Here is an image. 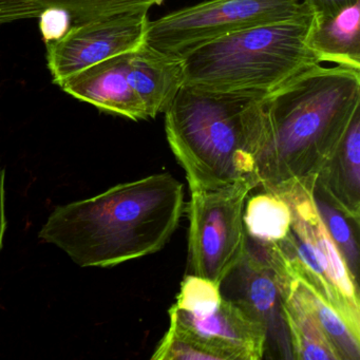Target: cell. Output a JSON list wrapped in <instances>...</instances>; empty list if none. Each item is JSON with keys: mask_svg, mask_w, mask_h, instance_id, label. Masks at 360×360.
Returning <instances> with one entry per match:
<instances>
[{"mask_svg": "<svg viewBox=\"0 0 360 360\" xmlns=\"http://www.w3.org/2000/svg\"><path fill=\"white\" fill-rule=\"evenodd\" d=\"M258 185L240 181L220 188L191 191L187 204L189 263L193 275L221 284L248 252L244 205Z\"/></svg>", "mask_w": 360, "mask_h": 360, "instance_id": "cell-7", "label": "cell"}, {"mask_svg": "<svg viewBox=\"0 0 360 360\" xmlns=\"http://www.w3.org/2000/svg\"><path fill=\"white\" fill-rule=\"evenodd\" d=\"M128 53L77 73L60 88L69 96L104 112L136 122L149 120L145 105L128 82Z\"/></svg>", "mask_w": 360, "mask_h": 360, "instance_id": "cell-10", "label": "cell"}, {"mask_svg": "<svg viewBox=\"0 0 360 360\" xmlns=\"http://www.w3.org/2000/svg\"><path fill=\"white\" fill-rule=\"evenodd\" d=\"M359 110L360 70L340 66L311 67L250 101L245 115L256 142L259 186L274 193L295 183L315 187Z\"/></svg>", "mask_w": 360, "mask_h": 360, "instance_id": "cell-1", "label": "cell"}, {"mask_svg": "<svg viewBox=\"0 0 360 360\" xmlns=\"http://www.w3.org/2000/svg\"><path fill=\"white\" fill-rule=\"evenodd\" d=\"M281 295L282 316L297 360H341L311 311L301 302L283 271L274 269Z\"/></svg>", "mask_w": 360, "mask_h": 360, "instance_id": "cell-16", "label": "cell"}, {"mask_svg": "<svg viewBox=\"0 0 360 360\" xmlns=\"http://www.w3.org/2000/svg\"><path fill=\"white\" fill-rule=\"evenodd\" d=\"M307 45L320 64L360 70V1L330 20H313Z\"/></svg>", "mask_w": 360, "mask_h": 360, "instance_id": "cell-15", "label": "cell"}, {"mask_svg": "<svg viewBox=\"0 0 360 360\" xmlns=\"http://www.w3.org/2000/svg\"><path fill=\"white\" fill-rule=\"evenodd\" d=\"M164 0H0V26L39 18L49 9L68 12L73 26L129 12L149 11Z\"/></svg>", "mask_w": 360, "mask_h": 360, "instance_id": "cell-14", "label": "cell"}, {"mask_svg": "<svg viewBox=\"0 0 360 360\" xmlns=\"http://www.w3.org/2000/svg\"><path fill=\"white\" fill-rule=\"evenodd\" d=\"M5 182V170L0 169V250L3 248L4 236H5L6 227H7Z\"/></svg>", "mask_w": 360, "mask_h": 360, "instance_id": "cell-23", "label": "cell"}, {"mask_svg": "<svg viewBox=\"0 0 360 360\" xmlns=\"http://www.w3.org/2000/svg\"><path fill=\"white\" fill-rule=\"evenodd\" d=\"M292 220L290 205L277 193L263 191L246 200L244 229L260 250L283 241L290 233Z\"/></svg>", "mask_w": 360, "mask_h": 360, "instance_id": "cell-17", "label": "cell"}, {"mask_svg": "<svg viewBox=\"0 0 360 360\" xmlns=\"http://www.w3.org/2000/svg\"><path fill=\"white\" fill-rule=\"evenodd\" d=\"M240 274L243 301L248 309L263 322L267 341L277 343L280 355L292 358L288 330L282 316L281 295L277 275L273 267L259 252H246L241 264L237 267Z\"/></svg>", "mask_w": 360, "mask_h": 360, "instance_id": "cell-11", "label": "cell"}, {"mask_svg": "<svg viewBox=\"0 0 360 360\" xmlns=\"http://www.w3.org/2000/svg\"><path fill=\"white\" fill-rule=\"evenodd\" d=\"M166 333L184 360H259L267 347L264 324L241 300L223 298L204 315L172 305Z\"/></svg>", "mask_w": 360, "mask_h": 360, "instance_id": "cell-8", "label": "cell"}, {"mask_svg": "<svg viewBox=\"0 0 360 360\" xmlns=\"http://www.w3.org/2000/svg\"><path fill=\"white\" fill-rule=\"evenodd\" d=\"M309 11L298 0H206L149 20L145 44L172 58L231 33Z\"/></svg>", "mask_w": 360, "mask_h": 360, "instance_id": "cell-6", "label": "cell"}, {"mask_svg": "<svg viewBox=\"0 0 360 360\" xmlns=\"http://www.w3.org/2000/svg\"><path fill=\"white\" fill-rule=\"evenodd\" d=\"M184 210V185L170 174L123 183L58 206L39 237L82 267H112L161 250Z\"/></svg>", "mask_w": 360, "mask_h": 360, "instance_id": "cell-2", "label": "cell"}, {"mask_svg": "<svg viewBox=\"0 0 360 360\" xmlns=\"http://www.w3.org/2000/svg\"><path fill=\"white\" fill-rule=\"evenodd\" d=\"M309 11L210 41L182 60L183 86L258 98L321 65L307 45Z\"/></svg>", "mask_w": 360, "mask_h": 360, "instance_id": "cell-3", "label": "cell"}, {"mask_svg": "<svg viewBox=\"0 0 360 360\" xmlns=\"http://www.w3.org/2000/svg\"><path fill=\"white\" fill-rule=\"evenodd\" d=\"M360 0H304V5L315 22L330 20Z\"/></svg>", "mask_w": 360, "mask_h": 360, "instance_id": "cell-22", "label": "cell"}, {"mask_svg": "<svg viewBox=\"0 0 360 360\" xmlns=\"http://www.w3.org/2000/svg\"><path fill=\"white\" fill-rule=\"evenodd\" d=\"M221 285L200 276H186L181 283L174 307L195 315H204L220 305Z\"/></svg>", "mask_w": 360, "mask_h": 360, "instance_id": "cell-20", "label": "cell"}, {"mask_svg": "<svg viewBox=\"0 0 360 360\" xmlns=\"http://www.w3.org/2000/svg\"><path fill=\"white\" fill-rule=\"evenodd\" d=\"M320 217L356 279L359 276V222L314 191Z\"/></svg>", "mask_w": 360, "mask_h": 360, "instance_id": "cell-19", "label": "cell"}, {"mask_svg": "<svg viewBox=\"0 0 360 360\" xmlns=\"http://www.w3.org/2000/svg\"><path fill=\"white\" fill-rule=\"evenodd\" d=\"M277 195L290 205L292 226L283 241L260 254L269 264L313 288L360 336L358 280L320 217L314 186L295 183Z\"/></svg>", "mask_w": 360, "mask_h": 360, "instance_id": "cell-5", "label": "cell"}, {"mask_svg": "<svg viewBox=\"0 0 360 360\" xmlns=\"http://www.w3.org/2000/svg\"><path fill=\"white\" fill-rule=\"evenodd\" d=\"M127 79L149 119L164 113L184 84L182 60L143 44L128 53Z\"/></svg>", "mask_w": 360, "mask_h": 360, "instance_id": "cell-13", "label": "cell"}, {"mask_svg": "<svg viewBox=\"0 0 360 360\" xmlns=\"http://www.w3.org/2000/svg\"><path fill=\"white\" fill-rule=\"evenodd\" d=\"M148 22V12L140 11L71 27L64 37L46 44L52 81L60 87L90 67L134 51L145 43Z\"/></svg>", "mask_w": 360, "mask_h": 360, "instance_id": "cell-9", "label": "cell"}, {"mask_svg": "<svg viewBox=\"0 0 360 360\" xmlns=\"http://www.w3.org/2000/svg\"><path fill=\"white\" fill-rule=\"evenodd\" d=\"M314 191L360 221V110L318 174Z\"/></svg>", "mask_w": 360, "mask_h": 360, "instance_id": "cell-12", "label": "cell"}, {"mask_svg": "<svg viewBox=\"0 0 360 360\" xmlns=\"http://www.w3.org/2000/svg\"><path fill=\"white\" fill-rule=\"evenodd\" d=\"M252 100L182 86L164 111L168 144L191 193L244 180L259 187L256 143L244 112Z\"/></svg>", "mask_w": 360, "mask_h": 360, "instance_id": "cell-4", "label": "cell"}, {"mask_svg": "<svg viewBox=\"0 0 360 360\" xmlns=\"http://www.w3.org/2000/svg\"><path fill=\"white\" fill-rule=\"evenodd\" d=\"M39 18V29L45 44L60 39L73 26L70 14L64 10H46Z\"/></svg>", "mask_w": 360, "mask_h": 360, "instance_id": "cell-21", "label": "cell"}, {"mask_svg": "<svg viewBox=\"0 0 360 360\" xmlns=\"http://www.w3.org/2000/svg\"><path fill=\"white\" fill-rule=\"evenodd\" d=\"M274 269L283 271L288 278L290 288L294 290L301 302L311 311L320 328L323 330L341 360L360 359V336H357L345 323L339 314L307 284L296 278L290 277L288 273L278 266Z\"/></svg>", "mask_w": 360, "mask_h": 360, "instance_id": "cell-18", "label": "cell"}]
</instances>
